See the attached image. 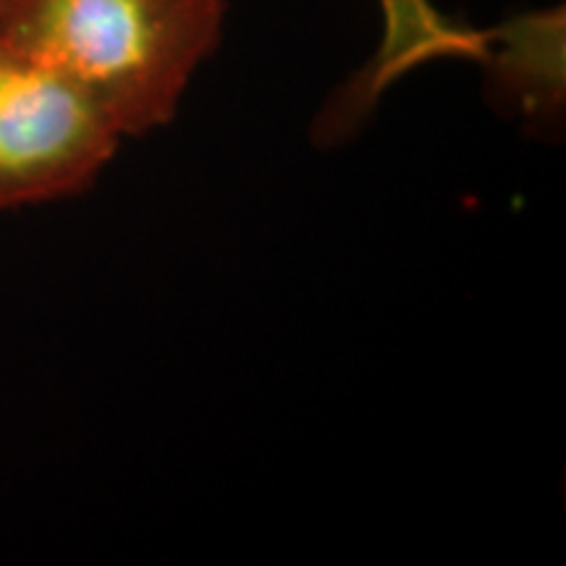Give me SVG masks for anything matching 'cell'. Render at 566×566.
I'll return each mask as SVG.
<instances>
[{"mask_svg":"<svg viewBox=\"0 0 566 566\" xmlns=\"http://www.w3.org/2000/svg\"><path fill=\"white\" fill-rule=\"evenodd\" d=\"M226 0H0V38L76 82L124 137L176 116Z\"/></svg>","mask_w":566,"mask_h":566,"instance_id":"6da1fadb","label":"cell"},{"mask_svg":"<svg viewBox=\"0 0 566 566\" xmlns=\"http://www.w3.org/2000/svg\"><path fill=\"white\" fill-rule=\"evenodd\" d=\"M122 137L80 84L0 38V210L82 195Z\"/></svg>","mask_w":566,"mask_h":566,"instance_id":"7a4b0ae2","label":"cell"}]
</instances>
